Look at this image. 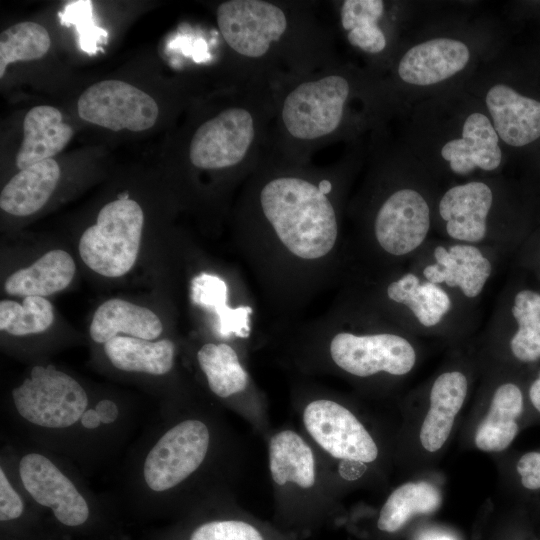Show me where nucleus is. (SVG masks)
Here are the masks:
<instances>
[{"mask_svg": "<svg viewBox=\"0 0 540 540\" xmlns=\"http://www.w3.org/2000/svg\"><path fill=\"white\" fill-rule=\"evenodd\" d=\"M51 46L47 29L32 21L10 26L0 34V78L9 64L42 58Z\"/></svg>", "mask_w": 540, "mask_h": 540, "instance_id": "2f4dec72", "label": "nucleus"}, {"mask_svg": "<svg viewBox=\"0 0 540 540\" xmlns=\"http://www.w3.org/2000/svg\"><path fill=\"white\" fill-rule=\"evenodd\" d=\"M441 504L439 490L426 481L406 482L395 488L381 506L377 529L393 534L402 529L415 515L430 514Z\"/></svg>", "mask_w": 540, "mask_h": 540, "instance_id": "7c9ffc66", "label": "nucleus"}, {"mask_svg": "<svg viewBox=\"0 0 540 540\" xmlns=\"http://www.w3.org/2000/svg\"><path fill=\"white\" fill-rule=\"evenodd\" d=\"M426 540H453V539L446 535H436V536L429 537Z\"/></svg>", "mask_w": 540, "mask_h": 540, "instance_id": "79ce46f5", "label": "nucleus"}, {"mask_svg": "<svg viewBox=\"0 0 540 540\" xmlns=\"http://www.w3.org/2000/svg\"><path fill=\"white\" fill-rule=\"evenodd\" d=\"M77 111L81 119L115 132L148 130L159 114L149 94L120 80H103L89 86L78 99Z\"/></svg>", "mask_w": 540, "mask_h": 540, "instance_id": "aec40b11", "label": "nucleus"}, {"mask_svg": "<svg viewBox=\"0 0 540 540\" xmlns=\"http://www.w3.org/2000/svg\"><path fill=\"white\" fill-rule=\"evenodd\" d=\"M521 486L531 492L540 490V450L528 451L516 463Z\"/></svg>", "mask_w": 540, "mask_h": 540, "instance_id": "c9c22d12", "label": "nucleus"}, {"mask_svg": "<svg viewBox=\"0 0 540 540\" xmlns=\"http://www.w3.org/2000/svg\"><path fill=\"white\" fill-rule=\"evenodd\" d=\"M53 321L54 308L45 297H24L22 304L13 300L0 302V329L12 336L44 332Z\"/></svg>", "mask_w": 540, "mask_h": 540, "instance_id": "473e14b6", "label": "nucleus"}, {"mask_svg": "<svg viewBox=\"0 0 540 540\" xmlns=\"http://www.w3.org/2000/svg\"><path fill=\"white\" fill-rule=\"evenodd\" d=\"M536 281V280H535ZM539 285H540V280L539 281H536Z\"/></svg>", "mask_w": 540, "mask_h": 540, "instance_id": "37998d69", "label": "nucleus"}, {"mask_svg": "<svg viewBox=\"0 0 540 540\" xmlns=\"http://www.w3.org/2000/svg\"><path fill=\"white\" fill-rule=\"evenodd\" d=\"M527 403L540 415V365L525 379Z\"/></svg>", "mask_w": 540, "mask_h": 540, "instance_id": "4c0bfd02", "label": "nucleus"}, {"mask_svg": "<svg viewBox=\"0 0 540 540\" xmlns=\"http://www.w3.org/2000/svg\"><path fill=\"white\" fill-rule=\"evenodd\" d=\"M347 189L346 177L298 170L266 171L245 187L236 246L273 331L340 287L350 263Z\"/></svg>", "mask_w": 540, "mask_h": 540, "instance_id": "f257e3e1", "label": "nucleus"}, {"mask_svg": "<svg viewBox=\"0 0 540 540\" xmlns=\"http://www.w3.org/2000/svg\"><path fill=\"white\" fill-rule=\"evenodd\" d=\"M19 475L26 491L40 505L52 510L66 526H79L89 517V506L73 482L47 457L38 453L23 456Z\"/></svg>", "mask_w": 540, "mask_h": 540, "instance_id": "412c9836", "label": "nucleus"}, {"mask_svg": "<svg viewBox=\"0 0 540 540\" xmlns=\"http://www.w3.org/2000/svg\"><path fill=\"white\" fill-rule=\"evenodd\" d=\"M219 31L228 46L248 59L266 56L288 31L286 12L264 0H228L216 10Z\"/></svg>", "mask_w": 540, "mask_h": 540, "instance_id": "6ab92c4d", "label": "nucleus"}, {"mask_svg": "<svg viewBox=\"0 0 540 540\" xmlns=\"http://www.w3.org/2000/svg\"><path fill=\"white\" fill-rule=\"evenodd\" d=\"M12 398L22 418L50 429L72 426L88 405L87 394L78 381L53 365L34 366L30 377L12 390Z\"/></svg>", "mask_w": 540, "mask_h": 540, "instance_id": "f3484780", "label": "nucleus"}, {"mask_svg": "<svg viewBox=\"0 0 540 540\" xmlns=\"http://www.w3.org/2000/svg\"><path fill=\"white\" fill-rule=\"evenodd\" d=\"M144 213L132 199L118 198L105 204L96 223L81 235L79 255L92 271L121 277L134 266L140 249Z\"/></svg>", "mask_w": 540, "mask_h": 540, "instance_id": "2eb2a0df", "label": "nucleus"}, {"mask_svg": "<svg viewBox=\"0 0 540 540\" xmlns=\"http://www.w3.org/2000/svg\"><path fill=\"white\" fill-rule=\"evenodd\" d=\"M515 265L540 280V224L531 232L514 255Z\"/></svg>", "mask_w": 540, "mask_h": 540, "instance_id": "f704fd0d", "label": "nucleus"}, {"mask_svg": "<svg viewBox=\"0 0 540 540\" xmlns=\"http://www.w3.org/2000/svg\"><path fill=\"white\" fill-rule=\"evenodd\" d=\"M62 25H75L79 36V45L88 54L98 51V44L107 40L108 33L95 25L91 1H76L66 5L59 13Z\"/></svg>", "mask_w": 540, "mask_h": 540, "instance_id": "72a5a7b5", "label": "nucleus"}, {"mask_svg": "<svg viewBox=\"0 0 540 540\" xmlns=\"http://www.w3.org/2000/svg\"><path fill=\"white\" fill-rule=\"evenodd\" d=\"M23 502L10 484L4 470L0 469V520L9 521L22 515Z\"/></svg>", "mask_w": 540, "mask_h": 540, "instance_id": "e433bc0d", "label": "nucleus"}, {"mask_svg": "<svg viewBox=\"0 0 540 540\" xmlns=\"http://www.w3.org/2000/svg\"><path fill=\"white\" fill-rule=\"evenodd\" d=\"M60 175V167L53 158L20 170L1 190V209L18 217L36 213L52 196Z\"/></svg>", "mask_w": 540, "mask_h": 540, "instance_id": "bb28decb", "label": "nucleus"}, {"mask_svg": "<svg viewBox=\"0 0 540 540\" xmlns=\"http://www.w3.org/2000/svg\"><path fill=\"white\" fill-rule=\"evenodd\" d=\"M371 101L399 104L387 82L352 72L330 73L296 85L283 99L281 121L295 140H320L342 128L355 102Z\"/></svg>", "mask_w": 540, "mask_h": 540, "instance_id": "9d476101", "label": "nucleus"}, {"mask_svg": "<svg viewBox=\"0 0 540 540\" xmlns=\"http://www.w3.org/2000/svg\"><path fill=\"white\" fill-rule=\"evenodd\" d=\"M440 188L404 144L380 162L347 206L352 228L346 274L407 265L434 235Z\"/></svg>", "mask_w": 540, "mask_h": 540, "instance_id": "7ed1b4c3", "label": "nucleus"}, {"mask_svg": "<svg viewBox=\"0 0 540 540\" xmlns=\"http://www.w3.org/2000/svg\"><path fill=\"white\" fill-rule=\"evenodd\" d=\"M186 540H300L236 504L224 515L195 524Z\"/></svg>", "mask_w": 540, "mask_h": 540, "instance_id": "c756f323", "label": "nucleus"}, {"mask_svg": "<svg viewBox=\"0 0 540 540\" xmlns=\"http://www.w3.org/2000/svg\"><path fill=\"white\" fill-rule=\"evenodd\" d=\"M387 14V4L382 0L342 1L340 22L349 44L369 55L388 52L392 59L397 46L382 25Z\"/></svg>", "mask_w": 540, "mask_h": 540, "instance_id": "393cba45", "label": "nucleus"}, {"mask_svg": "<svg viewBox=\"0 0 540 540\" xmlns=\"http://www.w3.org/2000/svg\"><path fill=\"white\" fill-rule=\"evenodd\" d=\"M291 402L300 432L340 484L361 478L380 457L373 433L342 397L307 379H297Z\"/></svg>", "mask_w": 540, "mask_h": 540, "instance_id": "1a4fd4ad", "label": "nucleus"}, {"mask_svg": "<svg viewBox=\"0 0 540 540\" xmlns=\"http://www.w3.org/2000/svg\"><path fill=\"white\" fill-rule=\"evenodd\" d=\"M101 423L110 424L116 421L118 417V408L117 405L109 399H103L99 401L95 407Z\"/></svg>", "mask_w": 540, "mask_h": 540, "instance_id": "58836bf2", "label": "nucleus"}, {"mask_svg": "<svg viewBox=\"0 0 540 540\" xmlns=\"http://www.w3.org/2000/svg\"><path fill=\"white\" fill-rule=\"evenodd\" d=\"M265 442L273 493L272 522L302 540L334 519L342 485L296 427L272 429Z\"/></svg>", "mask_w": 540, "mask_h": 540, "instance_id": "0eeeda50", "label": "nucleus"}, {"mask_svg": "<svg viewBox=\"0 0 540 540\" xmlns=\"http://www.w3.org/2000/svg\"><path fill=\"white\" fill-rule=\"evenodd\" d=\"M485 336L526 377L540 365V285L531 275L519 270L510 276L496 299Z\"/></svg>", "mask_w": 540, "mask_h": 540, "instance_id": "f8f14e48", "label": "nucleus"}, {"mask_svg": "<svg viewBox=\"0 0 540 540\" xmlns=\"http://www.w3.org/2000/svg\"><path fill=\"white\" fill-rule=\"evenodd\" d=\"M539 196L527 183L503 174L441 186L434 235L495 248L508 257L540 224Z\"/></svg>", "mask_w": 540, "mask_h": 540, "instance_id": "423d86ee", "label": "nucleus"}, {"mask_svg": "<svg viewBox=\"0 0 540 540\" xmlns=\"http://www.w3.org/2000/svg\"><path fill=\"white\" fill-rule=\"evenodd\" d=\"M533 191L540 197V172L538 175V179L532 182L531 184H528Z\"/></svg>", "mask_w": 540, "mask_h": 540, "instance_id": "a19ab883", "label": "nucleus"}, {"mask_svg": "<svg viewBox=\"0 0 540 540\" xmlns=\"http://www.w3.org/2000/svg\"><path fill=\"white\" fill-rule=\"evenodd\" d=\"M75 272L72 256L65 250L55 249L43 254L30 266L10 274L4 289L12 296L46 297L67 288Z\"/></svg>", "mask_w": 540, "mask_h": 540, "instance_id": "cd10ccee", "label": "nucleus"}, {"mask_svg": "<svg viewBox=\"0 0 540 540\" xmlns=\"http://www.w3.org/2000/svg\"><path fill=\"white\" fill-rule=\"evenodd\" d=\"M519 377L501 380L493 388L487 414L475 432L474 441L479 450L501 452L518 435L527 403L525 380Z\"/></svg>", "mask_w": 540, "mask_h": 540, "instance_id": "5701e85b", "label": "nucleus"}, {"mask_svg": "<svg viewBox=\"0 0 540 540\" xmlns=\"http://www.w3.org/2000/svg\"><path fill=\"white\" fill-rule=\"evenodd\" d=\"M104 351L119 370L161 376L172 370L176 348L170 339L152 341L118 335L104 343Z\"/></svg>", "mask_w": 540, "mask_h": 540, "instance_id": "c85d7f7f", "label": "nucleus"}, {"mask_svg": "<svg viewBox=\"0 0 540 540\" xmlns=\"http://www.w3.org/2000/svg\"><path fill=\"white\" fill-rule=\"evenodd\" d=\"M163 332L161 319L149 308L113 298L95 311L89 328L96 343H106L119 333L145 340H155Z\"/></svg>", "mask_w": 540, "mask_h": 540, "instance_id": "a878e982", "label": "nucleus"}, {"mask_svg": "<svg viewBox=\"0 0 540 540\" xmlns=\"http://www.w3.org/2000/svg\"><path fill=\"white\" fill-rule=\"evenodd\" d=\"M466 88L483 105L505 154L506 149L527 148L540 140V99L516 86L499 57L482 68Z\"/></svg>", "mask_w": 540, "mask_h": 540, "instance_id": "ddd939ff", "label": "nucleus"}, {"mask_svg": "<svg viewBox=\"0 0 540 540\" xmlns=\"http://www.w3.org/2000/svg\"><path fill=\"white\" fill-rule=\"evenodd\" d=\"M256 116L245 106H231L203 122L188 150L190 163L199 170H230L247 164L257 140Z\"/></svg>", "mask_w": 540, "mask_h": 540, "instance_id": "a211bd4d", "label": "nucleus"}, {"mask_svg": "<svg viewBox=\"0 0 540 540\" xmlns=\"http://www.w3.org/2000/svg\"><path fill=\"white\" fill-rule=\"evenodd\" d=\"M339 293L417 337L460 339L477 326V312L408 265L348 273Z\"/></svg>", "mask_w": 540, "mask_h": 540, "instance_id": "6e6552de", "label": "nucleus"}, {"mask_svg": "<svg viewBox=\"0 0 540 540\" xmlns=\"http://www.w3.org/2000/svg\"><path fill=\"white\" fill-rule=\"evenodd\" d=\"M195 357L209 391L265 440L272 430L268 400L249 372L247 352L230 341H209Z\"/></svg>", "mask_w": 540, "mask_h": 540, "instance_id": "4468645a", "label": "nucleus"}, {"mask_svg": "<svg viewBox=\"0 0 540 540\" xmlns=\"http://www.w3.org/2000/svg\"><path fill=\"white\" fill-rule=\"evenodd\" d=\"M215 429L206 419L190 416L171 426L148 452L143 466L146 485L167 492L195 478L214 456Z\"/></svg>", "mask_w": 540, "mask_h": 540, "instance_id": "dca6fc26", "label": "nucleus"}, {"mask_svg": "<svg viewBox=\"0 0 540 540\" xmlns=\"http://www.w3.org/2000/svg\"><path fill=\"white\" fill-rule=\"evenodd\" d=\"M80 420L83 427L87 429H95L101 423V419L95 409L86 410Z\"/></svg>", "mask_w": 540, "mask_h": 540, "instance_id": "ea45409f", "label": "nucleus"}, {"mask_svg": "<svg viewBox=\"0 0 540 540\" xmlns=\"http://www.w3.org/2000/svg\"><path fill=\"white\" fill-rule=\"evenodd\" d=\"M500 37L488 20L461 12L434 17L399 44L387 81L404 111L428 97L465 87L500 55Z\"/></svg>", "mask_w": 540, "mask_h": 540, "instance_id": "39448f33", "label": "nucleus"}, {"mask_svg": "<svg viewBox=\"0 0 540 540\" xmlns=\"http://www.w3.org/2000/svg\"><path fill=\"white\" fill-rule=\"evenodd\" d=\"M405 112L404 145L441 186L503 174L504 149L466 86L420 100Z\"/></svg>", "mask_w": 540, "mask_h": 540, "instance_id": "20e7f679", "label": "nucleus"}, {"mask_svg": "<svg viewBox=\"0 0 540 540\" xmlns=\"http://www.w3.org/2000/svg\"><path fill=\"white\" fill-rule=\"evenodd\" d=\"M507 258L495 248L433 235L407 265L477 312L490 282Z\"/></svg>", "mask_w": 540, "mask_h": 540, "instance_id": "9b49d317", "label": "nucleus"}, {"mask_svg": "<svg viewBox=\"0 0 540 540\" xmlns=\"http://www.w3.org/2000/svg\"><path fill=\"white\" fill-rule=\"evenodd\" d=\"M271 335L281 363L301 376L368 383L404 377L418 361L417 336L339 292L321 316Z\"/></svg>", "mask_w": 540, "mask_h": 540, "instance_id": "f03ea898", "label": "nucleus"}, {"mask_svg": "<svg viewBox=\"0 0 540 540\" xmlns=\"http://www.w3.org/2000/svg\"><path fill=\"white\" fill-rule=\"evenodd\" d=\"M469 387L468 374L457 366L440 372L433 379L429 388V407L419 433L426 451L436 452L445 444Z\"/></svg>", "mask_w": 540, "mask_h": 540, "instance_id": "4be33fe9", "label": "nucleus"}, {"mask_svg": "<svg viewBox=\"0 0 540 540\" xmlns=\"http://www.w3.org/2000/svg\"><path fill=\"white\" fill-rule=\"evenodd\" d=\"M74 131L61 112L48 105L31 108L23 121V140L16 156L19 170L51 159L69 143Z\"/></svg>", "mask_w": 540, "mask_h": 540, "instance_id": "b1692460", "label": "nucleus"}]
</instances>
